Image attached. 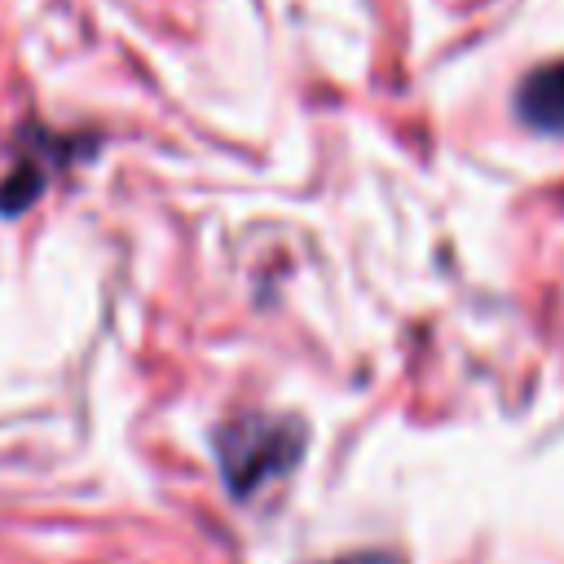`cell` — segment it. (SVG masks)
Masks as SVG:
<instances>
[{
    "label": "cell",
    "mask_w": 564,
    "mask_h": 564,
    "mask_svg": "<svg viewBox=\"0 0 564 564\" xmlns=\"http://www.w3.org/2000/svg\"><path fill=\"white\" fill-rule=\"evenodd\" d=\"M516 115L546 137H564V62H546L524 75L516 93Z\"/></svg>",
    "instance_id": "obj_2"
},
{
    "label": "cell",
    "mask_w": 564,
    "mask_h": 564,
    "mask_svg": "<svg viewBox=\"0 0 564 564\" xmlns=\"http://www.w3.org/2000/svg\"><path fill=\"white\" fill-rule=\"evenodd\" d=\"M225 489L247 502L256 489L282 480L304 454V423L291 414H238L212 436Z\"/></svg>",
    "instance_id": "obj_1"
},
{
    "label": "cell",
    "mask_w": 564,
    "mask_h": 564,
    "mask_svg": "<svg viewBox=\"0 0 564 564\" xmlns=\"http://www.w3.org/2000/svg\"><path fill=\"white\" fill-rule=\"evenodd\" d=\"M53 154H57L53 137H44V132H26L22 137V159H13L9 176L0 181V212L4 216L22 212V207H31L40 198V189L48 185V172H53L44 159H53Z\"/></svg>",
    "instance_id": "obj_3"
},
{
    "label": "cell",
    "mask_w": 564,
    "mask_h": 564,
    "mask_svg": "<svg viewBox=\"0 0 564 564\" xmlns=\"http://www.w3.org/2000/svg\"><path fill=\"white\" fill-rule=\"evenodd\" d=\"M326 564H405L397 551H352V555H339V560H326Z\"/></svg>",
    "instance_id": "obj_4"
}]
</instances>
